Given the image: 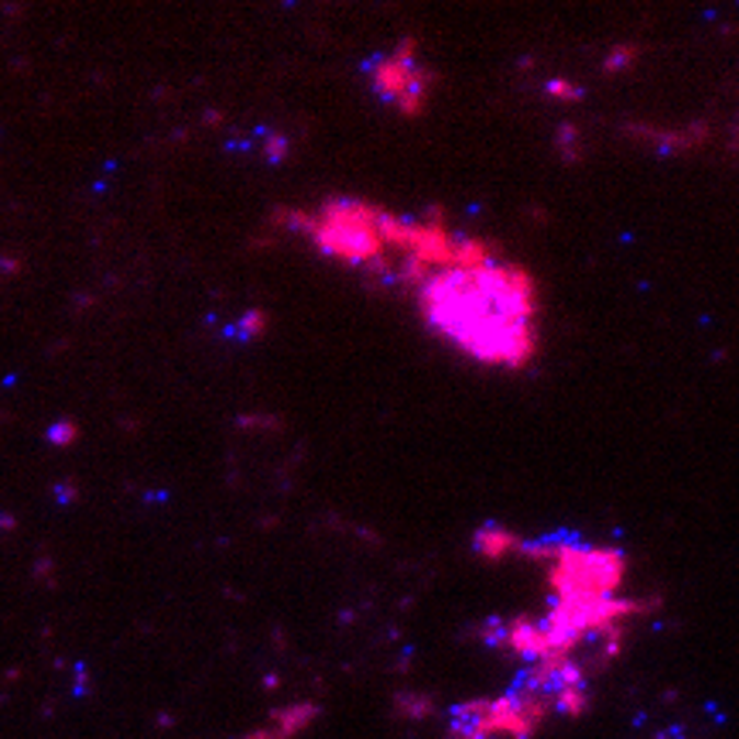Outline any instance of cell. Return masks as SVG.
Here are the masks:
<instances>
[{"label": "cell", "mask_w": 739, "mask_h": 739, "mask_svg": "<svg viewBox=\"0 0 739 739\" xmlns=\"http://www.w3.org/2000/svg\"><path fill=\"white\" fill-rule=\"evenodd\" d=\"M418 305L432 332L479 363L524 366L534 356V284L479 243H463L456 258L424 277Z\"/></svg>", "instance_id": "1"}, {"label": "cell", "mask_w": 739, "mask_h": 739, "mask_svg": "<svg viewBox=\"0 0 739 739\" xmlns=\"http://www.w3.org/2000/svg\"><path fill=\"white\" fill-rule=\"evenodd\" d=\"M387 216L377 206L353 203V198H332L319 213H292L288 226H298L311 237L326 258H336L353 268L380 274L387 264Z\"/></svg>", "instance_id": "2"}, {"label": "cell", "mask_w": 739, "mask_h": 739, "mask_svg": "<svg viewBox=\"0 0 739 739\" xmlns=\"http://www.w3.org/2000/svg\"><path fill=\"white\" fill-rule=\"evenodd\" d=\"M374 87L384 100H390L397 110L418 113L429 93V72L411 59V42H405L387 59H377L374 66Z\"/></svg>", "instance_id": "3"}]
</instances>
